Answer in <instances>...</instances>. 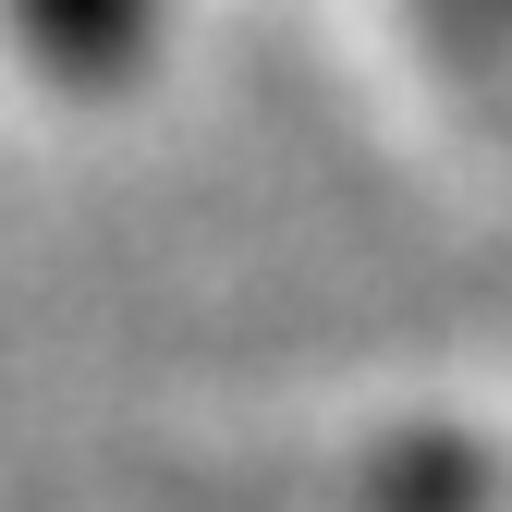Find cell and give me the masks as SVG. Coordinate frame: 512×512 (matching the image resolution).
Masks as SVG:
<instances>
[{
  "label": "cell",
  "instance_id": "1",
  "mask_svg": "<svg viewBox=\"0 0 512 512\" xmlns=\"http://www.w3.org/2000/svg\"><path fill=\"white\" fill-rule=\"evenodd\" d=\"M171 25L183 0H0V74L49 110H110V98H147Z\"/></svg>",
  "mask_w": 512,
  "mask_h": 512
}]
</instances>
